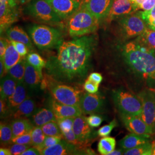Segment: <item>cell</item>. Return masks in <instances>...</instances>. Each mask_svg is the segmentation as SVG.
<instances>
[{
  "instance_id": "obj_1",
  "label": "cell",
  "mask_w": 155,
  "mask_h": 155,
  "mask_svg": "<svg viewBox=\"0 0 155 155\" xmlns=\"http://www.w3.org/2000/svg\"><path fill=\"white\" fill-rule=\"evenodd\" d=\"M97 39L94 35L75 38L63 41L56 56L47 61L46 72L58 82H81L86 77Z\"/></svg>"
},
{
  "instance_id": "obj_2",
  "label": "cell",
  "mask_w": 155,
  "mask_h": 155,
  "mask_svg": "<svg viewBox=\"0 0 155 155\" xmlns=\"http://www.w3.org/2000/svg\"><path fill=\"white\" fill-rule=\"evenodd\" d=\"M122 55L133 71L155 82V52L134 40L122 47Z\"/></svg>"
},
{
  "instance_id": "obj_3",
  "label": "cell",
  "mask_w": 155,
  "mask_h": 155,
  "mask_svg": "<svg viewBox=\"0 0 155 155\" xmlns=\"http://www.w3.org/2000/svg\"><path fill=\"white\" fill-rule=\"evenodd\" d=\"M67 20V32L74 38L95 32L99 28L100 21L83 3Z\"/></svg>"
},
{
  "instance_id": "obj_4",
  "label": "cell",
  "mask_w": 155,
  "mask_h": 155,
  "mask_svg": "<svg viewBox=\"0 0 155 155\" xmlns=\"http://www.w3.org/2000/svg\"><path fill=\"white\" fill-rule=\"evenodd\" d=\"M28 32L35 45L40 50L58 48L63 41L59 29L46 25L34 24L29 28Z\"/></svg>"
},
{
  "instance_id": "obj_5",
  "label": "cell",
  "mask_w": 155,
  "mask_h": 155,
  "mask_svg": "<svg viewBox=\"0 0 155 155\" xmlns=\"http://www.w3.org/2000/svg\"><path fill=\"white\" fill-rule=\"evenodd\" d=\"M24 8L25 15L51 25H60L62 20L47 0H31Z\"/></svg>"
},
{
  "instance_id": "obj_6",
  "label": "cell",
  "mask_w": 155,
  "mask_h": 155,
  "mask_svg": "<svg viewBox=\"0 0 155 155\" xmlns=\"http://www.w3.org/2000/svg\"><path fill=\"white\" fill-rule=\"evenodd\" d=\"M113 98L117 108L122 114L141 116L143 105L139 96L124 89L116 90L113 93Z\"/></svg>"
},
{
  "instance_id": "obj_7",
  "label": "cell",
  "mask_w": 155,
  "mask_h": 155,
  "mask_svg": "<svg viewBox=\"0 0 155 155\" xmlns=\"http://www.w3.org/2000/svg\"><path fill=\"white\" fill-rule=\"evenodd\" d=\"M148 27L143 18L141 11H137L119 19V33L122 39H133L144 33Z\"/></svg>"
},
{
  "instance_id": "obj_8",
  "label": "cell",
  "mask_w": 155,
  "mask_h": 155,
  "mask_svg": "<svg viewBox=\"0 0 155 155\" xmlns=\"http://www.w3.org/2000/svg\"><path fill=\"white\" fill-rule=\"evenodd\" d=\"M50 90L53 98L58 102L67 105L79 106L82 94L77 87L54 83L50 86Z\"/></svg>"
},
{
  "instance_id": "obj_9",
  "label": "cell",
  "mask_w": 155,
  "mask_h": 155,
  "mask_svg": "<svg viewBox=\"0 0 155 155\" xmlns=\"http://www.w3.org/2000/svg\"><path fill=\"white\" fill-rule=\"evenodd\" d=\"M138 96L143 105V110L140 117L153 132L155 122V93L149 90H145L139 93Z\"/></svg>"
},
{
  "instance_id": "obj_10",
  "label": "cell",
  "mask_w": 155,
  "mask_h": 155,
  "mask_svg": "<svg viewBox=\"0 0 155 155\" xmlns=\"http://www.w3.org/2000/svg\"><path fill=\"white\" fill-rule=\"evenodd\" d=\"M122 122L127 130L131 133H135L145 137H150L153 134V131L144 122L140 116L121 114Z\"/></svg>"
},
{
  "instance_id": "obj_11",
  "label": "cell",
  "mask_w": 155,
  "mask_h": 155,
  "mask_svg": "<svg viewBox=\"0 0 155 155\" xmlns=\"http://www.w3.org/2000/svg\"><path fill=\"white\" fill-rule=\"evenodd\" d=\"M62 20H68L82 5L79 0H47Z\"/></svg>"
},
{
  "instance_id": "obj_12",
  "label": "cell",
  "mask_w": 155,
  "mask_h": 155,
  "mask_svg": "<svg viewBox=\"0 0 155 155\" xmlns=\"http://www.w3.org/2000/svg\"><path fill=\"white\" fill-rule=\"evenodd\" d=\"M103 98L96 93H84L82 95L79 107L84 114L100 113L104 109Z\"/></svg>"
},
{
  "instance_id": "obj_13",
  "label": "cell",
  "mask_w": 155,
  "mask_h": 155,
  "mask_svg": "<svg viewBox=\"0 0 155 155\" xmlns=\"http://www.w3.org/2000/svg\"><path fill=\"white\" fill-rule=\"evenodd\" d=\"M139 10L132 0H114L106 18L107 21L120 19Z\"/></svg>"
},
{
  "instance_id": "obj_14",
  "label": "cell",
  "mask_w": 155,
  "mask_h": 155,
  "mask_svg": "<svg viewBox=\"0 0 155 155\" xmlns=\"http://www.w3.org/2000/svg\"><path fill=\"white\" fill-rule=\"evenodd\" d=\"M77 146L67 141L66 140H61L55 145L45 148L40 151L41 155H68L87 154L85 152L79 150Z\"/></svg>"
},
{
  "instance_id": "obj_15",
  "label": "cell",
  "mask_w": 155,
  "mask_h": 155,
  "mask_svg": "<svg viewBox=\"0 0 155 155\" xmlns=\"http://www.w3.org/2000/svg\"><path fill=\"white\" fill-rule=\"evenodd\" d=\"M114 0H85L83 5L100 21L106 19Z\"/></svg>"
},
{
  "instance_id": "obj_16",
  "label": "cell",
  "mask_w": 155,
  "mask_h": 155,
  "mask_svg": "<svg viewBox=\"0 0 155 155\" xmlns=\"http://www.w3.org/2000/svg\"><path fill=\"white\" fill-rule=\"evenodd\" d=\"M50 108L54 112L56 119L67 117L75 118L83 114L79 106L64 105L54 99L50 101Z\"/></svg>"
},
{
  "instance_id": "obj_17",
  "label": "cell",
  "mask_w": 155,
  "mask_h": 155,
  "mask_svg": "<svg viewBox=\"0 0 155 155\" xmlns=\"http://www.w3.org/2000/svg\"><path fill=\"white\" fill-rule=\"evenodd\" d=\"M91 127L87 122L86 117L82 115L75 117L72 129L78 140L81 142L85 144L92 138L93 130Z\"/></svg>"
},
{
  "instance_id": "obj_18",
  "label": "cell",
  "mask_w": 155,
  "mask_h": 155,
  "mask_svg": "<svg viewBox=\"0 0 155 155\" xmlns=\"http://www.w3.org/2000/svg\"><path fill=\"white\" fill-rule=\"evenodd\" d=\"M18 15L15 8L7 3L0 2V30L1 33L10 28L13 23L17 21Z\"/></svg>"
},
{
  "instance_id": "obj_19",
  "label": "cell",
  "mask_w": 155,
  "mask_h": 155,
  "mask_svg": "<svg viewBox=\"0 0 155 155\" xmlns=\"http://www.w3.org/2000/svg\"><path fill=\"white\" fill-rule=\"evenodd\" d=\"M24 82L17 83L15 93L7 100L9 111L13 114L24 101L27 98V90Z\"/></svg>"
},
{
  "instance_id": "obj_20",
  "label": "cell",
  "mask_w": 155,
  "mask_h": 155,
  "mask_svg": "<svg viewBox=\"0 0 155 155\" xmlns=\"http://www.w3.org/2000/svg\"><path fill=\"white\" fill-rule=\"evenodd\" d=\"M43 77L26 60L24 82L29 89L35 90L41 85Z\"/></svg>"
},
{
  "instance_id": "obj_21",
  "label": "cell",
  "mask_w": 155,
  "mask_h": 155,
  "mask_svg": "<svg viewBox=\"0 0 155 155\" xmlns=\"http://www.w3.org/2000/svg\"><path fill=\"white\" fill-rule=\"evenodd\" d=\"M30 121L34 127H41L50 121H56V118L50 108H40L35 111Z\"/></svg>"
},
{
  "instance_id": "obj_22",
  "label": "cell",
  "mask_w": 155,
  "mask_h": 155,
  "mask_svg": "<svg viewBox=\"0 0 155 155\" xmlns=\"http://www.w3.org/2000/svg\"><path fill=\"white\" fill-rule=\"evenodd\" d=\"M6 34L10 40L22 43L26 45L29 50L33 48L31 40L22 28L18 26L10 27L6 31Z\"/></svg>"
},
{
  "instance_id": "obj_23",
  "label": "cell",
  "mask_w": 155,
  "mask_h": 155,
  "mask_svg": "<svg viewBox=\"0 0 155 155\" xmlns=\"http://www.w3.org/2000/svg\"><path fill=\"white\" fill-rule=\"evenodd\" d=\"M148 142H150V137H145L135 133H130L125 136L119 142V145L123 150H127Z\"/></svg>"
},
{
  "instance_id": "obj_24",
  "label": "cell",
  "mask_w": 155,
  "mask_h": 155,
  "mask_svg": "<svg viewBox=\"0 0 155 155\" xmlns=\"http://www.w3.org/2000/svg\"><path fill=\"white\" fill-rule=\"evenodd\" d=\"M36 110V103L32 99L28 97L13 113L12 116L14 119L25 118L32 116Z\"/></svg>"
},
{
  "instance_id": "obj_25",
  "label": "cell",
  "mask_w": 155,
  "mask_h": 155,
  "mask_svg": "<svg viewBox=\"0 0 155 155\" xmlns=\"http://www.w3.org/2000/svg\"><path fill=\"white\" fill-rule=\"evenodd\" d=\"M22 60V56L17 51L12 44L9 39H8V45L3 61L4 63L6 73L9 71L12 67Z\"/></svg>"
},
{
  "instance_id": "obj_26",
  "label": "cell",
  "mask_w": 155,
  "mask_h": 155,
  "mask_svg": "<svg viewBox=\"0 0 155 155\" xmlns=\"http://www.w3.org/2000/svg\"><path fill=\"white\" fill-rule=\"evenodd\" d=\"M11 125L13 137L31 132L35 127L30 120L25 118L15 119L12 121Z\"/></svg>"
},
{
  "instance_id": "obj_27",
  "label": "cell",
  "mask_w": 155,
  "mask_h": 155,
  "mask_svg": "<svg viewBox=\"0 0 155 155\" xmlns=\"http://www.w3.org/2000/svg\"><path fill=\"white\" fill-rule=\"evenodd\" d=\"M17 85L16 81L8 74L5 77L1 78L0 86L1 99L8 100L15 93Z\"/></svg>"
},
{
  "instance_id": "obj_28",
  "label": "cell",
  "mask_w": 155,
  "mask_h": 155,
  "mask_svg": "<svg viewBox=\"0 0 155 155\" xmlns=\"http://www.w3.org/2000/svg\"><path fill=\"white\" fill-rule=\"evenodd\" d=\"M139 43L155 52V31L147 28L144 33L135 39Z\"/></svg>"
},
{
  "instance_id": "obj_29",
  "label": "cell",
  "mask_w": 155,
  "mask_h": 155,
  "mask_svg": "<svg viewBox=\"0 0 155 155\" xmlns=\"http://www.w3.org/2000/svg\"><path fill=\"white\" fill-rule=\"evenodd\" d=\"M26 60H21L15 65L12 67L8 71L12 78H13L17 83L24 82V75L25 71Z\"/></svg>"
},
{
  "instance_id": "obj_30",
  "label": "cell",
  "mask_w": 155,
  "mask_h": 155,
  "mask_svg": "<svg viewBox=\"0 0 155 155\" xmlns=\"http://www.w3.org/2000/svg\"><path fill=\"white\" fill-rule=\"evenodd\" d=\"M116 145V139L106 136L101 139L98 144V151L101 155H109L115 150Z\"/></svg>"
},
{
  "instance_id": "obj_31",
  "label": "cell",
  "mask_w": 155,
  "mask_h": 155,
  "mask_svg": "<svg viewBox=\"0 0 155 155\" xmlns=\"http://www.w3.org/2000/svg\"><path fill=\"white\" fill-rule=\"evenodd\" d=\"M26 60L31 65L34 67L39 71L41 75L43 76L42 70L46 66L47 61H45L39 54L35 52L29 54Z\"/></svg>"
},
{
  "instance_id": "obj_32",
  "label": "cell",
  "mask_w": 155,
  "mask_h": 155,
  "mask_svg": "<svg viewBox=\"0 0 155 155\" xmlns=\"http://www.w3.org/2000/svg\"><path fill=\"white\" fill-rule=\"evenodd\" d=\"M153 145L150 142L140 145L132 149L125 150L124 155H152Z\"/></svg>"
},
{
  "instance_id": "obj_33",
  "label": "cell",
  "mask_w": 155,
  "mask_h": 155,
  "mask_svg": "<svg viewBox=\"0 0 155 155\" xmlns=\"http://www.w3.org/2000/svg\"><path fill=\"white\" fill-rule=\"evenodd\" d=\"M13 132L11 125L5 122H1L0 140L1 143L4 145L11 144L13 139Z\"/></svg>"
},
{
  "instance_id": "obj_34",
  "label": "cell",
  "mask_w": 155,
  "mask_h": 155,
  "mask_svg": "<svg viewBox=\"0 0 155 155\" xmlns=\"http://www.w3.org/2000/svg\"><path fill=\"white\" fill-rule=\"evenodd\" d=\"M41 127L47 136H63L61 130L56 121L48 122Z\"/></svg>"
},
{
  "instance_id": "obj_35",
  "label": "cell",
  "mask_w": 155,
  "mask_h": 155,
  "mask_svg": "<svg viewBox=\"0 0 155 155\" xmlns=\"http://www.w3.org/2000/svg\"><path fill=\"white\" fill-rule=\"evenodd\" d=\"M32 146L39 148L45 141L46 136L43 133L41 127H35L31 131Z\"/></svg>"
},
{
  "instance_id": "obj_36",
  "label": "cell",
  "mask_w": 155,
  "mask_h": 155,
  "mask_svg": "<svg viewBox=\"0 0 155 155\" xmlns=\"http://www.w3.org/2000/svg\"><path fill=\"white\" fill-rule=\"evenodd\" d=\"M141 14L148 28L155 31V6L150 11H141Z\"/></svg>"
},
{
  "instance_id": "obj_37",
  "label": "cell",
  "mask_w": 155,
  "mask_h": 155,
  "mask_svg": "<svg viewBox=\"0 0 155 155\" xmlns=\"http://www.w3.org/2000/svg\"><path fill=\"white\" fill-rule=\"evenodd\" d=\"M74 118V117H67L56 119V121L61 130L62 134L72 130Z\"/></svg>"
},
{
  "instance_id": "obj_38",
  "label": "cell",
  "mask_w": 155,
  "mask_h": 155,
  "mask_svg": "<svg viewBox=\"0 0 155 155\" xmlns=\"http://www.w3.org/2000/svg\"><path fill=\"white\" fill-rule=\"evenodd\" d=\"M63 138V136H47L45 140L44 143L38 148L40 151L45 148L52 147L56 144L58 143Z\"/></svg>"
},
{
  "instance_id": "obj_39",
  "label": "cell",
  "mask_w": 155,
  "mask_h": 155,
  "mask_svg": "<svg viewBox=\"0 0 155 155\" xmlns=\"http://www.w3.org/2000/svg\"><path fill=\"white\" fill-rule=\"evenodd\" d=\"M12 144H24L32 146L31 132L13 137L12 140Z\"/></svg>"
},
{
  "instance_id": "obj_40",
  "label": "cell",
  "mask_w": 155,
  "mask_h": 155,
  "mask_svg": "<svg viewBox=\"0 0 155 155\" xmlns=\"http://www.w3.org/2000/svg\"><path fill=\"white\" fill-rule=\"evenodd\" d=\"M117 126V122L114 119L108 125H106L105 126L101 127L98 130V134L101 137H106L108 136L110 134L112 130Z\"/></svg>"
},
{
  "instance_id": "obj_41",
  "label": "cell",
  "mask_w": 155,
  "mask_h": 155,
  "mask_svg": "<svg viewBox=\"0 0 155 155\" xmlns=\"http://www.w3.org/2000/svg\"><path fill=\"white\" fill-rule=\"evenodd\" d=\"M30 147V145L24 144H13L9 147L12 155H22L26 150Z\"/></svg>"
},
{
  "instance_id": "obj_42",
  "label": "cell",
  "mask_w": 155,
  "mask_h": 155,
  "mask_svg": "<svg viewBox=\"0 0 155 155\" xmlns=\"http://www.w3.org/2000/svg\"><path fill=\"white\" fill-rule=\"evenodd\" d=\"M11 41L17 51L22 57H24L27 55L29 48L26 45L21 42H18L13 40H11Z\"/></svg>"
},
{
  "instance_id": "obj_43",
  "label": "cell",
  "mask_w": 155,
  "mask_h": 155,
  "mask_svg": "<svg viewBox=\"0 0 155 155\" xmlns=\"http://www.w3.org/2000/svg\"><path fill=\"white\" fill-rule=\"evenodd\" d=\"M86 120L91 127H98L103 121V118L98 115L93 114L88 117H86Z\"/></svg>"
},
{
  "instance_id": "obj_44",
  "label": "cell",
  "mask_w": 155,
  "mask_h": 155,
  "mask_svg": "<svg viewBox=\"0 0 155 155\" xmlns=\"http://www.w3.org/2000/svg\"><path fill=\"white\" fill-rule=\"evenodd\" d=\"M99 85L100 84L87 79L84 83L83 89L89 93H96L98 91Z\"/></svg>"
},
{
  "instance_id": "obj_45",
  "label": "cell",
  "mask_w": 155,
  "mask_h": 155,
  "mask_svg": "<svg viewBox=\"0 0 155 155\" xmlns=\"http://www.w3.org/2000/svg\"><path fill=\"white\" fill-rule=\"evenodd\" d=\"M155 6V0H145L141 4L139 9H142L143 11H148L152 9Z\"/></svg>"
},
{
  "instance_id": "obj_46",
  "label": "cell",
  "mask_w": 155,
  "mask_h": 155,
  "mask_svg": "<svg viewBox=\"0 0 155 155\" xmlns=\"http://www.w3.org/2000/svg\"><path fill=\"white\" fill-rule=\"evenodd\" d=\"M8 45V39L1 38L0 39V59H3Z\"/></svg>"
},
{
  "instance_id": "obj_47",
  "label": "cell",
  "mask_w": 155,
  "mask_h": 155,
  "mask_svg": "<svg viewBox=\"0 0 155 155\" xmlns=\"http://www.w3.org/2000/svg\"><path fill=\"white\" fill-rule=\"evenodd\" d=\"M87 79H89L91 81H93V82H94L97 84H100L101 82L103 80V77L100 73L93 72V73H91L89 75Z\"/></svg>"
},
{
  "instance_id": "obj_48",
  "label": "cell",
  "mask_w": 155,
  "mask_h": 155,
  "mask_svg": "<svg viewBox=\"0 0 155 155\" xmlns=\"http://www.w3.org/2000/svg\"><path fill=\"white\" fill-rule=\"evenodd\" d=\"M8 111H9V107L8 105L7 100H3L1 99L0 101V113L1 117L4 116L7 114Z\"/></svg>"
},
{
  "instance_id": "obj_49",
  "label": "cell",
  "mask_w": 155,
  "mask_h": 155,
  "mask_svg": "<svg viewBox=\"0 0 155 155\" xmlns=\"http://www.w3.org/2000/svg\"><path fill=\"white\" fill-rule=\"evenodd\" d=\"M41 155L40 150L36 147H29L28 149L26 150L22 155Z\"/></svg>"
},
{
  "instance_id": "obj_50",
  "label": "cell",
  "mask_w": 155,
  "mask_h": 155,
  "mask_svg": "<svg viewBox=\"0 0 155 155\" xmlns=\"http://www.w3.org/2000/svg\"><path fill=\"white\" fill-rule=\"evenodd\" d=\"M0 2L7 3L11 6L13 8H16L17 3L16 0H0Z\"/></svg>"
},
{
  "instance_id": "obj_51",
  "label": "cell",
  "mask_w": 155,
  "mask_h": 155,
  "mask_svg": "<svg viewBox=\"0 0 155 155\" xmlns=\"http://www.w3.org/2000/svg\"><path fill=\"white\" fill-rule=\"evenodd\" d=\"M0 155H11V150L8 148H2L0 149Z\"/></svg>"
},
{
  "instance_id": "obj_52",
  "label": "cell",
  "mask_w": 155,
  "mask_h": 155,
  "mask_svg": "<svg viewBox=\"0 0 155 155\" xmlns=\"http://www.w3.org/2000/svg\"><path fill=\"white\" fill-rule=\"evenodd\" d=\"M125 150H113L111 152H110L109 155H124V152Z\"/></svg>"
},
{
  "instance_id": "obj_53",
  "label": "cell",
  "mask_w": 155,
  "mask_h": 155,
  "mask_svg": "<svg viewBox=\"0 0 155 155\" xmlns=\"http://www.w3.org/2000/svg\"><path fill=\"white\" fill-rule=\"evenodd\" d=\"M5 71V67H4V63L3 59H0V76L1 79L4 75V71Z\"/></svg>"
},
{
  "instance_id": "obj_54",
  "label": "cell",
  "mask_w": 155,
  "mask_h": 155,
  "mask_svg": "<svg viewBox=\"0 0 155 155\" xmlns=\"http://www.w3.org/2000/svg\"><path fill=\"white\" fill-rule=\"evenodd\" d=\"M132 1H133V2L134 4V5L136 6L139 9L140 6L141 5V4L145 0H132Z\"/></svg>"
},
{
  "instance_id": "obj_55",
  "label": "cell",
  "mask_w": 155,
  "mask_h": 155,
  "mask_svg": "<svg viewBox=\"0 0 155 155\" xmlns=\"http://www.w3.org/2000/svg\"><path fill=\"white\" fill-rule=\"evenodd\" d=\"M18 4L20 5H25L28 3L31 0H16Z\"/></svg>"
},
{
  "instance_id": "obj_56",
  "label": "cell",
  "mask_w": 155,
  "mask_h": 155,
  "mask_svg": "<svg viewBox=\"0 0 155 155\" xmlns=\"http://www.w3.org/2000/svg\"><path fill=\"white\" fill-rule=\"evenodd\" d=\"M153 147H152V155H155V143L152 144Z\"/></svg>"
},
{
  "instance_id": "obj_57",
  "label": "cell",
  "mask_w": 155,
  "mask_h": 155,
  "mask_svg": "<svg viewBox=\"0 0 155 155\" xmlns=\"http://www.w3.org/2000/svg\"><path fill=\"white\" fill-rule=\"evenodd\" d=\"M155 132V127H154V131H153V133Z\"/></svg>"
}]
</instances>
